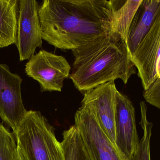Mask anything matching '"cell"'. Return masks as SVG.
<instances>
[{"instance_id":"6da1fadb","label":"cell","mask_w":160,"mask_h":160,"mask_svg":"<svg viewBox=\"0 0 160 160\" xmlns=\"http://www.w3.org/2000/svg\"><path fill=\"white\" fill-rule=\"evenodd\" d=\"M114 13L113 0H45L38 10L42 39L76 49L113 32Z\"/></svg>"},{"instance_id":"e0dca14e","label":"cell","mask_w":160,"mask_h":160,"mask_svg":"<svg viewBox=\"0 0 160 160\" xmlns=\"http://www.w3.org/2000/svg\"><path fill=\"white\" fill-rule=\"evenodd\" d=\"M144 98L148 103L160 110V80L154 83L143 93Z\"/></svg>"},{"instance_id":"5b68a950","label":"cell","mask_w":160,"mask_h":160,"mask_svg":"<svg viewBox=\"0 0 160 160\" xmlns=\"http://www.w3.org/2000/svg\"><path fill=\"white\" fill-rule=\"evenodd\" d=\"M74 125L91 160H124L103 132L93 114L83 105L75 114Z\"/></svg>"},{"instance_id":"52a82bcc","label":"cell","mask_w":160,"mask_h":160,"mask_svg":"<svg viewBox=\"0 0 160 160\" xmlns=\"http://www.w3.org/2000/svg\"><path fill=\"white\" fill-rule=\"evenodd\" d=\"M39 4L35 0L19 1V14L16 44L20 61L29 60L37 48L42 47Z\"/></svg>"},{"instance_id":"ba28073f","label":"cell","mask_w":160,"mask_h":160,"mask_svg":"<svg viewBox=\"0 0 160 160\" xmlns=\"http://www.w3.org/2000/svg\"><path fill=\"white\" fill-rule=\"evenodd\" d=\"M117 89L114 81H111L85 93L82 101V105L91 111L100 126L116 148Z\"/></svg>"},{"instance_id":"9a60e30c","label":"cell","mask_w":160,"mask_h":160,"mask_svg":"<svg viewBox=\"0 0 160 160\" xmlns=\"http://www.w3.org/2000/svg\"><path fill=\"white\" fill-rule=\"evenodd\" d=\"M140 110L141 114L140 125L143 131V135L139 142L132 160H151L150 143L153 123L148 120L147 106L143 101L140 102Z\"/></svg>"},{"instance_id":"9c48e42d","label":"cell","mask_w":160,"mask_h":160,"mask_svg":"<svg viewBox=\"0 0 160 160\" xmlns=\"http://www.w3.org/2000/svg\"><path fill=\"white\" fill-rule=\"evenodd\" d=\"M116 147L124 160H132L139 144L135 109L129 99L116 91Z\"/></svg>"},{"instance_id":"4fadbf2b","label":"cell","mask_w":160,"mask_h":160,"mask_svg":"<svg viewBox=\"0 0 160 160\" xmlns=\"http://www.w3.org/2000/svg\"><path fill=\"white\" fill-rule=\"evenodd\" d=\"M143 0H113L115 8L114 33H118L127 41L131 24Z\"/></svg>"},{"instance_id":"8fae6325","label":"cell","mask_w":160,"mask_h":160,"mask_svg":"<svg viewBox=\"0 0 160 160\" xmlns=\"http://www.w3.org/2000/svg\"><path fill=\"white\" fill-rule=\"evenodd\" d=\"M160 10V0H143L131 24L127 44L130 58L149 31Z\"/></svg>"},{"instance_id":"3957f363","label":"cell","mask_w":160,"mask_h":160,"mask_svg":"<svg viewBox=\"0 0 160 160\" xmlns=\"http://www.w3.org/2000/svg\"><path fill=\"white\" fill-rule=\"evenodd\" d=\"M26 160H65L54 128L38 111H27L15 133Z\"/></svg>"},{"instance_id":"2e32d148","label":"cell","mask_w":160,"mask_h":160,"mask_svg":"<svg viewBox=\"0 0 160 160\" xmlns=\"http://www.w3.org/2000/svg\"><path fill=\"white\" fill-rule=\"evenodd\" d=\"M17 147L15 134L0 123V160H15Z\"/></svg>"},{"instance_id":"277c9868","label":"cell","mask_w":160,"mask_h":160,"mask_svg":"<svg viewBox=\"0 0 160 160\" xmlns=\"http://www.w3.org/2000/svg\"><path fill=\"white\" fill-rule=\"evenodd\" d=\"M71 69L63 56L41 50L26 63L25 71L28 77L38 82L41 92H61Z\"/></svg>"},{"instance_id":"8992f818","label":"cell","mask_w":160,"mask_h":160,"mask_svg":"<svg viewBox=\"0 0 160 160\" xmlns=\"http://www.w3.org/2000/svg\"><path fill=\"white\" fill-rule=\"evenodd\" d=\"M22 82L18 74L0 63V117L14 134L27 112L22 97Z\"/></svg>"},{"instance_id":"5bb4252c","label":"cell","mask_w":160,"mask_h":160,"mask_svg":"<svg viewBox=\"0 0 160 160\" xmlns=\"http://www.w3.org/2000/svg\"><path fill=\"white\" fill-rule=\"evenodd\" d=\"M61 143L65 160H91L75 125L63 132Z\"/></svg>"},{"instance_id":"ac0fdd59","label":"cell","mask_w":160,"mask_h":160,"mask_svg":"<svg viewBox=\"0 0 160 160\" xmlns=\"http://www.w3.org/2000/svg\"><path fill=\"white\" fill-rule=\"evenodd\" d=\"M17 146L18 147H17V153H16L15 160H26L20 148L18 145Z\"/></svg>"},{"instance_id":"30bf717a","label":"cell","mask_w":160,"mask_h":160,"mask_svg":"<svg viewBox=\"0 0 160 160\" xmlns=\"http://www.w3.org/2000/svg\"><path fill=\"white\" fill-rule=\"evenodd\" d=\"M160 56V10L149 31L136 49L131 60L138 70L144 90L158 79L157 65Z\"/></svg>"},{"instance_id":"7a4b0ae2","label":"cell","mask_w":160,"mask_h":160,"mask_svg":"<svg viewBox=\"0 0 160 160\" xmlns=\"http://www.w3.org/2000/svg\"><path fill=\"white\" fill-rule=\"evenodd\" d=\"M72 52L75 59L69 78L82 93L117 79L126 84L136 73L126 40L118 33L99 37Z\"/></svg>"},{"instance_id":"d6986e66","label":"cell","mask_w":160,"mask_h":160,"mask_svg":"<svg viewBox=\"0 0 160 160\" xmlns=\"http://www.w3.org/2000/svg\"><path fill=\"white\" fill-rule=\"evenodd\" d=\"M157 73L158 79L160 80V56L158 59L157 65Z\"/></svg>"},{"instance_id":"7c38bea8","label":"cell","mask_w":160,"mask_h":160,"mask_svg":"<svg viewBox=\"0 0 160 160\" xmlns=\"http://www.w3.org/2000/svg\"><path fill=\"white\" fill-rule=\"evenodd\" d=\"M18 0H0V48L16 44Z\"/></svg>"}]
</instances>
